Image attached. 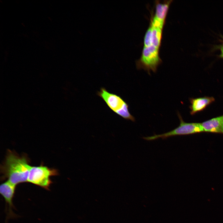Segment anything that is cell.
Listing matches in <instances>:
<instances>
[{
    "instance_id": "1",
    "label": "cell",
    "mask_w": 223,
    "mask_h": 223,
    "mask_svg": "<svg viewBox=\"0 0 223 223\" xmlns=\"http://www.w3.org/2000/svg\"><path fill=\"white\" fill-rule=\"evenodd\" d=\"M25 156H20L9 150L1 169L4 178L16 186L20 183L27 181L31 166Z\"/></svg>"
},
{
    "instance_id": "2",
    "label": "cell",
    "mask_w": 223,
    "mask_h": 223,
    "mask_svg": "<svg viewBox=\"0 0 223 223\" xmlns=\"http://www.w3.org/2000/svg\"><path fill=\"white\" fill-rule=\"evenodd\" d=\"M97 94L101 98L114 112L125 119L134 121V117L130 113L127 104L119 96L108 92L102 88Z\"/></svg>"
},
{
    "instance_id": "3",
    "label": "cell",
    "mask_w": 223,
    "mask_h": 223,
    "mask_svg": "<svg viewBox=\"0 0 223 223\" xmlns=\"http://www.w3.org/2000/svg\"><path fill=\"white\" fill-rule=\"evenodd\" d=\"M178 115L180 120V124L176 128L164 133L155 134L151 136L143 137L142 138L149 141L160 138L165 139L175 136L187 135L204 132L201 123L186 122L183 120L180 114L178 113Z\"/></svg>"
},
{
    "instance_id": "4",
    "label": "cell",
    "mask_w": 223,
    "mask_h": 223,
    "mask_svg": "<svg viewBox=\"0 0 223 223\" xmlns=\"http://www.w3.org/2000/svg\"><path fill=\"white\" fill-rule=\"evenodd\" d=\"M58 174L56 169L49 168L42 165L31 166L27 181L48 190L52 183L50 177Z\"/></svg>"
},
{
    "instance_id": "5",
    "label": "cell",
    "mask_w": 223,
    "mask_h": 223,
    "mask_svg": "<svg viewBox=\"0 0 223 223\" xmlns=\"http://www.w3.org/2000/svg\"><path fill=\"white\" fill-rule=\"evenodd\" d=\"M159 49L152 45L144 47L140 59L136 62L138 69H143L150 74V70L156 72L161 60L159 56Z\"/></svg>"
},
{
    "instance_id": "6",
    "label": "cell",
    "mask_w": 223,
    "mask_h": 223,
    "mask_svg": "<svg viewBox=\"0 0 223 223\" xmlns=\"http://www.w3.org/2000/svg\"><path fill=\"white\" fill-rule=\"evenodd\" d=\"M16 186L8 180L1 184L0 186V193L4 198L6 203L8 204L7 217H15V215L13 212L12 209L13 208L12 203L13 198L15 192Z\"/></svg>"
},
{
    "instance_id": "7",
    "label": "cell",
    "mask_w": 223,
    "mask_h": 223,
    "mask_svg": "<svg viewBox=\"0 0 223 223\" xmlns=\"http://www.w3.org/2000/svg\"><path fill=\"white\" fill-rule=\"evenodd\" d=\"M215 100V98L212 97L205 96L190 99V114L194 115L198 112L203 110Z\"/></svg>"
},
{
    "instance_id": "8",
    "label": "cell",
    "mask_w": 223,
    "mask_h": 223,
    "mask_svg": "<svg viewBox=\"0 0 223 223\" xmlns=\"http://www.w3.org/2000/svg\"><path fill=\"white\" fill-rule=\"evenodd\" d=\"M204 132L223 134V115L201 123Z\"/></svg>"
},
{
    "instance_id": "9",
    "label": "cell",
    "mask_w": 223,
    "mask_h": 223,
    "mask_svg": "<svg viewBox=\"0 0 223 223\" xmlns=\"http://www.w3.org/2000/svg\"><path fill=\"white\" fill-rule=\"evenodd\" d=\"M171 1V0L166 1L160 2L159 1H156L155 13L154 18L163 24Z\"/></svg>"
},
{
    "instance_id": "10",
    "label": "cell",
    "mask_w": 223,
    "mask_h": 223,
    "mask_svg": "<svg viewBox=\"0 0 223 223\" xmlns=\"http://www.w3.org/2000/svg\"><path fill=\"white\" fill-rule=\"evenodd\" d=\"M151 25L152 28V45L159 49L161 43L162 28L151 24Z\"/></svg>"
},
{
    "instance_id": "11",
    "label": "cell",
    "mask_w": 223,
    "mask_h": 223,
    "mask_svg": "<svg viewBox=\"0 0 223 223\" xmlns=\"http://www.w3.org/2000/svg\"><path fill=\"white\" fill-rule=\"evenodd\" d=\"M144 47L152 45V28L151 25L147 30L144 38Z\"/></svg>"
},
{
    "instance_id": "12",
    "label": "cell",
    "mask_w": 223,
    "mask_h": 223,
    "mask_svg": "<svg viewBox=\"0 0 223 223\" xmlns=\"http://www.w3.org/2000/svg\"><path fill=\"white\" fill-rule=\"evenodd\" d=\"M220 50L221 54L220 55V56L221 58H222V59H223V42L221 46Z\"/></svg>"
}]
</instances>
